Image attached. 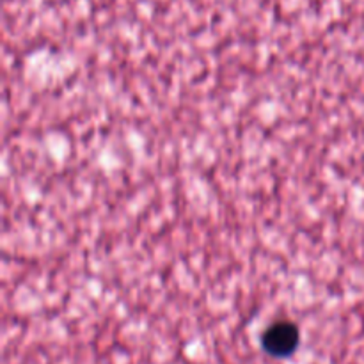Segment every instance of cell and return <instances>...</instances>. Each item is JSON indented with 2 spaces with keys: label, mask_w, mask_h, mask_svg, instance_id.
Masks as SVG:
<instances>
[{
  "label": "cell",
  "mask_w": 364,
  "mask_h": 364,
  "mask_svg": "<svg viewBox=\"0 0 364 364\" xmlns=\"http://www.w3.org/2000/svg\"><path fill=\"white\" fill-rule=\"evenodd\" d=\"M299 341H301V331L297 323L290 320H277L270 323L262 336L263 350L277 359L294 354L299 347Z\"/></svg>",
  "instance_id": "obj_1"
}]
</instances>
